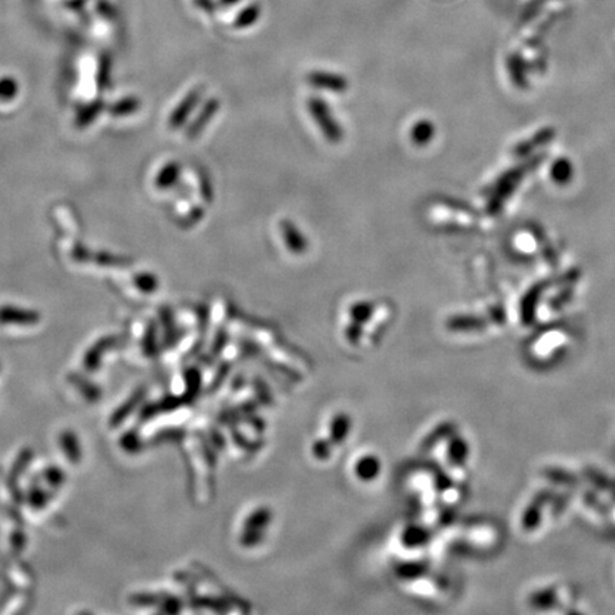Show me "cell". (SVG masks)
<instances>
[{"instance_id": "3", "label": "cell", "mask_w": 615, "mask_h": 615, "mask_svg": "<svg viewBox=\"0 0 615 615\" xmlns=\"http://www.w3.org/2000/svg\"><path fill=\"white\" fill-rule=\"evenodd\" d=\"M279 233L282 237L284 244L287 245L288 251L294 255H304L309 247L305 236L302 231L295 226L291 220L282 218L279 221Z\"/></svg>"}, {"instance_id": "7", "label": "cell", "mask_w": 615, "mask_h": 615, "mask_svg": "<svg viewBox=\"0 0 615 615\" xmlns=\"http://www.w3.org/2000/svg\"><path fill=\"white\" fill-rule=\"evenodd\" d=\"M178 175H179V165L177 162L167 164L160 171V174H158V177L155 179L157 187H160V188H168V187H171L177 181Z\"/></svg>"}, {"instance_id": "2", "label": "cell", "mask_w": 615, "mask_h": 615, "mask_svg": "<svg viewBox=\"0 0 615 615\" xmlns=\"http://www.w3.org/2000/svg\"><path fill=\"white\" fill-rule=\"evenodd\" d=\"M306 82L314 86L315 89L328 90L332 93H345L349 87V82L345 76H340L338 73L332 72H322V70H314L306 76Z\"/></svg>"}, {"instance_id": "1", "label": "cell", "mask_w": 615, "mask_h": 615, "mask_svg": "<svg viewBox=\"0 0 615 615\" xmlns=\"http://www.w3.org/2000/svg\"><path fill=\"white\" fill-rule=\"evenodd\" d=\"M308 109L325 140L331 144H339L343 140L345 133L338 120L333 117L326 101L321 97H311L308 100Z\"/></svg>"}, {"instance_id": "4", "label": "cell", "mask_w": 615, "mask_h": 615, "mask_svg": "<svg viewBox=\"0 0 615 615\" xmlns=\"http://www.w3.org/2000/svg\"><path fill=\"white\" fill-rule=\"evenodd\" d=\"M201 89H192L184 99L182 101L175 107V110L172 111L171 117H170V127L171 128H178L181 127L187 118L189 117V114L192 113V110L198 106L199 100H201Z\"/></svg>"}, {"instance_id": "5", "label": "cell", "mask_w": 615, "mask_h": 615, "mask_svg": "<svg viewBox=\"0 0 615 615\" xmlns=\"http://www.w3.org/2000/svg\"><path fill=\"white\" fill-rule=\"evenodd\" d=\"M221 104L218 99H209L207 103L204 104V107L201 109L199 114L196 116V118L192 121V124L189 126L188 131H187V137L188 138H195L198 134L202 133V130L207 127V124L216 117V114L218 113Z\"/></svg>"}, {"instance_id": "8", "label": "cell", "mask_w": 615, "mask_h": 615, "mask_svg": "<svg viewBox=\"0 0 615 615\" xmlns=\"http://www.w3.org/2000/svg\"><path fill=\"white\" fill-rule=\"evenodd\" d=\"M568 170L570 168H568V164L565 161H558L553 170V174H554L557 181H564L570 175Z\"/></svg>"}, {"instance_id": "6", "label": "cell", "mask_w": 615, "mask_h": 615, "mask_svg": "<svg viewBox=\"0 0 615 615\" xmlns=\"http://www.w3.org/2000/svg\"><path fill=\"white\" fill-rule=\"evenodd\" d=\"M435 133H436L435 124L426 118H422L418 120L414 124L412 130H410V140H412V143L416 145H426L433 140Z\"/></svg>"}]
</instances>
